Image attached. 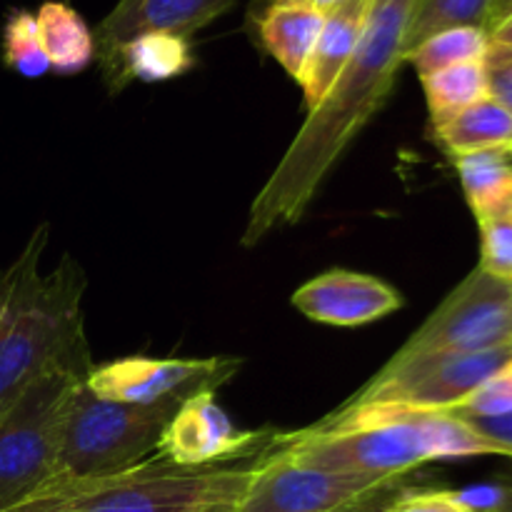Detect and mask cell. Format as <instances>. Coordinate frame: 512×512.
Wrapping results in <instances>:
<instances>
[{
    "label": "cell",
    "instance_id": "cb8c5ba5",
    "mask_svg": "<svg viewBox=\"0 0 512 512\" xmlns=\"http://www.w3.org/2000/svg\"><path fill=\"white\" fill-rule=\"evenodd\" d=\"M480 225V265L483 273L512 283V215Z\"/></svg>",
    "mask_w": 512,
    "mask_h": 512
},
{
    "label": "cell",
    "instance_id": "4316f807",
    "mask_svg": "<svg viewBox=\"0 0 512 512\" xmlns=\"http://www.w3.org/2000/svg\"><path fill=\"white\" fill-rule=\"evenodd\" d=\"M480 435H485L488 440L498 443L500 448L510 450L512 453V413L498 415V418H473L468 420Z\"/></svg>",
    "mask_w": 512,
    "mask_h": 512
},
{
    "label": "cell",
    "instance_id": "5b68a950",
    "mask_svg": "<svg viewBox=\"0 0 512 512\" xmlns=\"http://www.w3.org/2000/svg\"><path fill=\"white\" fill-rule=\"evenodd\" d=\"M178 400L133 405L98 398L80 385L65 420L63 440L48 480L93 478L120 473L153 458Z\"/></svg>",
    "mask_w": 512,
    "mask_h": 512
},
{
    "label": "cell",
    "instance_id": "484cf974",
    "mask_svg": "<svg viewBox=\"0 0 512 512\" xmlns=\"http://www.w3.org/2000/svg\"><path fill=\"white\" fill-rule=\"evenodd\" d=\"M485 70H488V98L512 113V50L490 45Z\"/></svg>",
    "mask_w": 512,
    "mask_h": 512
},
{
    "label": "cell",
    "instance_id": "2e32d148",
    "mask_svg": "<svg viewBox=\"0 0 512 512\" xmlns=\"http://www.w3.org/2000/svg\"><path fill=\"white\" fill-rule=\"evenodd\" d=\"M438 143L453 158L485 153V150H512V113L485 98L445 123L433 125Z\"/></svg>",
    "mask_w": 512,
    "mask_h": 512
},
{
    "label": "cell",
    "instance_id": "7c38bea8",
    "mask_svg": "<svg viewBox=\"0 0 512 512\" xmlns=\"http://www.w3.org/2000/svg\"><path fill=\"white\" fill-rule=\"evenodd\" d=\"M290 300L305 318L335 328H358L403 308V295L393 285L343 268L315 275Z\"/></svg>",
    "mask_w": 512,
    "mask_h": 512
},
{
    "label": "cell",
    "instance_id": "277c9868",
    "mask_svg": "<svg viewBox=\"0 0 512 512\" xmlns=\"http://www.w3.org/2000/svg\"><path fill=\"white\" fill-rule=\"evenodd\" d=\"M93 365L83 340L55 360L0 420V512L53 475L70 405Z\"/></svg>",
    "mask_w": 512,
    "mask_h": 512
},
{
    "label": "cell",
    "instance_id": "d6986e66",
    "mask_svg": "<svg viewBox=\"0 0 512 512\" xmlns=\"http://www.w3.org/2000/svg\"><path fill=\"white\" fill-rule=\"evenodd\" d=\"M423 90L433 125L445 123L453 115L463 113L470 105L488 98V70L485 60L460 63L438 73L423 75Z\"/></svg>",
    "mask_w": 512,
    "mask_h": 512
},
{
    "label": "cell",
    "instance_id": "e0dca14e",
    "mask_svg": "<svg viewBox=\"0 0 512 512\" xmlns=\"http://www.w3.org/2000/svg\"><path fill=\"white\" fill-rule=\"evenodd\" d=\"M455 170L463 183L465 200L478 218L485 220L512 215V158L505 150H485V153L455 158Z\"/></svg>",
    "mask_w": 512,
    "mask_h": 512
},
{
    "label": "cell",
    "instance_id": "5bb4252c",
    "mask_svg": "<svg viewBox=\"0 0 512 512\" xmlns=\"http://www.w3.org/2000/svg\"><path fill=\"white\" fill-rule=\"evenodd\" d=\"M323 23L325 13L305 0H270L260 15V43L298 85L303 83Z\"/></svg>",
    "mask_w": 512,
    "mask_h": 512
},
{
    "label": "cell",
    "instance_id": "52a82bcc",
    "mask_svg": "<svg viewBox=\"0 0 512 512\" xmlns=\"http://www.w3.org/2000/svg\"><path fill=\"white\" fill-rule=\"evenodd\" d=\"M512 283L475 268L393 358L480 353L510 345Z\"/></svg>",
    "mask_w": 512,
    "mask_h": 512
},
{
    "label": "cell",
    "instance_id": "6da1fadb",
    "mask_svg": "<svg viewBox=\"0 0 512 512\" xmlns=\"http://www.w3.org/2000/svg\"><path fill=\"white\" fill-rule=\"evenodd\" d=\"M413 5L415 0H375L355 55L255 195L240 240L245 248L303 218L335 163L390 98L405 63Z\"/></svg>",
    "mask_w": 512,
    "mask_h": 512
},
{
    "label": "cell",
    "instance_id": "f546056e",
    "mask_svg": "<svg viewBox=\"0 0 512 512\" xmlns=\"http://www.w3.org/2000/svg\"><path fill=\"white\" fill-rule=\"evenodd\" d=\"M485 512H512V483L500 485L498 500H495L493 508H488Z\"/></svg>",
    "mask_w": 512,
    "mask_h": 512
},
{
    "label": "cell",
    "instance_id": "30bf717a",
    "mask_svg": "<svg viewBox=\"0 0 512 512\" xmlns=\"http://www.w3.org/2000/svg\"><path fill=\"white\" fill-rule=\"evenodd\" d=\"M275 433L243 430L215 400V393H198L180 403L165 425L153 458L175 468H220L230 460H248L268 448Z\"/></svg>",
    "mask_w": 512,
    "mask_h": 512
},
{
    "label": "cell",
    "instance_id": "3957f363",
    "mask_svg": "<svg viewBox=\"0 0 512 512\" xmlns=\"http://www.w3.org/2000/svg\"><path fill=\"white\" fill-rule=\"evenodd\" d=\"M260 455L245 465L198 470L150 458L120 473L45 480L3 512H235Z\"/></svg>",
    "mask_w": 512,
    "mask_h": 512
},
{
    "label": "cell",
    "instance_id": "44dd1931",
    "mask_svg": "<svg viewBox=\"0 0 512 512\" xmlns=\"http://www.w3.org/2000/svg\"><path fill=\"white\" fill-rule=\"evenodd\" d=\"M493 0H415L405 33V55L430 35L460 25L485 28Z\"/></svg>",
    "mask_w": 512,
    "mask_h": 512
},
{
    "label": "cell",
    "instance_id": "ba28073f",
    "mask_svg": "<svg viewBox=\"0 0 512 512\" xmlns=\"http://www.w3.org/2000/svg\"><path fill=\"white\" fill-rule=\"evenodd\" d=\"M393 485V480L303 468L280 453L273 438L235 512H353Z\"/></svg>",
    "mask_w": 512,
    "mask_h": 512
},
{
    "label": "cell",
    "instance_id": "ffe728a7",
    "mask_svg": "<svg viewBox=\"0 0 512 512\" xmlns=\"http://www.w3.org/2000/svg\"><path fill=\"white\" fill-rule=\"evenodd\" d=\"M490 50V35L485 28H475V25H460V28L440 30V33L430 35L423 43L415 45L405 63L413 65L418 75L438 73V70L453 68L460 63H473V60H485Z\"/></svg>",
    "mask_w": 512,
    "mask_h": 512
},
{
    "label": "cell",
    "instance_id": "1f68e13d",
    "mask_svg": "<svg viewBox=\"0 0 512 512\" xmlns=\"http://www.w3.org/2000/svg\"><path fill=\"white\" fill-rule=\"evenodd\" d=\"M3 308H5V293H3V283H0V318H3Z\"/></svg>",
    "mask_w": 512,
    "mask_h": 512
},
{
    "label": "cell",
    "instance_id": "8992f818",
    "mask_svg": "<svg viewBox=\"0 0 512 512\" xmlns=\"http://www.w3.org/2000/svg\"><path fill=\"white\" fill-rule=\"evenodd\" d=\"M512 358V345L480 353L390 358L335 413L348 410H453Z\"/></svg>",
    "mask_w": 512,
    "mask_h": 512
},
{
    "label": "cell",
    "instance_id": "8fae6325",
    "mask_svg": "<svg viewBox=\"0 0 512 512\" xmlns=\"http://www.w3.org/2000/svg\"><path fill=\"white\" fill-rule=\"evenodd\" d=\"M238 0H118L93 33L95 63L100 75H108L120 45L143 33H173L180 38L195 35L235 8Z\"/></svg>",
    "mask_w": 512,
    "mask_h": 512
},
{
    "label": "cell",
    "instance_id": "836d02e7",
    "mask_svg": "<svg viewBox=\"0 0 512 512\" xmlns=\"http://www.w3.org/2000/svg\"><path fill=\"white\" fill-rule=\"evenodd\" d=\"M510 345H512V340H510Z\"/></svg>",
    "mask_w": 512,
    "mask_h": 512
},
{
    "label": "cell",
    "instance_id": "d4e9b609",
    "mask_svg": "<svg viewBox=\"0 0 512 512\" xmlns=\"http://www.w3.org/2000/svg\"><path fill=\"white\" fill-rule=\"evenodd\" d=\"M383 512H480L453 490H410Z\"/></svg>",
    "mask_w": 512,
    "mask_h": 512
},
{
    "label": "cell",
    "instance_id": "7402d4cb",
    "mask_svg": "<svg viewBox=\"0 0 512 512\" xmlns=\"http://www.w3.org/2000/svg\"><path fill=\"white\" fill-rule=\"evenodd\" d=\"M3 60L23 78H40L50 70V60L40 43L38 23L28 10H13L3 30Z\"/></svg>",
    "mask_w": 512,
    "mask_h": 512
},
{
    "label": "cell",
    "instance_id": "9a60e30c",
    "mask_svg": "<svg viewBox=\"0 0 512 512\" xmlns=\"http://www.w3.org/2000/svg\"><path fill=\"white\" fill-rule=\"evenodd\" d=\"M193 48L188 38L173 33H143L120 45L105 85L113 95L128 88L133 80L143 83H163L180 78L193 68Z\"/></svg>",
    "mask_w": 512,
    "mask_h": 512
},
{
    "label": "cell",
    "instance_id": "9c48e42d",
    "mask_svg": "<svg viewBox=\"0 0 512 512\" xmlns=\"http://www.w3.org/2000/svg\"><path fill=\"white\" fill-rule=\"evenodd\" d=\"M240 358H120L93 365L85 388L105 400L153 405L185 403L198 393H215L235 378Z\"/></svg>",
    "mask_w": 512,
    "mask_h": 512
},
{
    "label": "cell",
    "instance_id": "d6a6232c",
    "mask_svg": "<svg viewBox=\"0 0 512 512\" xmlns=\"http://www.w3.org/2000/svg\"><path fill=\"white\" fill-rule=\"evenodd\" d=\"M510 158H512V150H510Z\"/></svg>",
    "mask_w": 512,
    "mask_h": 512
},
{
    "label": "cell",
    "instance_id": "f1b7e54d",
    "mask_svg": "<svg viewBox=\"0 0 512 512\" xmlns=\"http://www.w3.org/2000/svg\"><path fill=\"white\" fill-rule=\"evenodd\" d=\"M490 45H495V48L512 50V15L510 18H505L498 28L490 30Z\"/></svg>",
    "mask_w": 512,
    "mask_h": 512
},
{
    "label": "cell",
    "instance_id": "7a4b0ae2",
    "mask_svg": "<svg viewBox=\"0 0 512 512\" xmlns=\"http://www.w3.org/2000/svg\"><path fill=\"white\" fill-rule=\"evenodd\" d=\"M48 248V223L30 235L23 253L5 270L0 318V420L25 390L68 350L85 340L83 295L88 290L83 265L70 255L48 275L40 260Z\"/></svg>",
    "mask_w": 512,
    "mask_h": 512
},
{
    "label": "cell",
    "instance_id": "83f0119b",
    "mask_svg": "<svg viewBox=\"0 0 512 512\" xmlns=\"http://www.w3.org/2000/svg\"><path fill=\"white\" fill-rule=\"evenodd\" d=\"M512 15V0H493V5H490V13H488V23H485V30H495L500 23H503L505 18H510Z\"/></svg>",
    "mask_w": 512,
    "mask_h": 512
},
{
    "label": "cell",
    "instance_id": "4fadbf2b",
    "mask_svg": "<svg viewBox=\"0 0 512 512\" xmlns=\"http://www.w3.org/2000/svg\"><path fill=\"white\" fill-rule=\"evenodd\" d=\"M373 3L375 0H340L330 13H325L323 30L300 83L308 110L323 103L328 90L355 55Z\"/></svg>",
    "mask_w": 512,
    "mask_h": 512
},
{
    "label": "cell",
    "instance_id": "603a6c76",
    "mask_svg": "<svg viewBox=\"0 0 512 512\" xmlns=\"http://www.w3.org/2000/svg\"><path fill=\"white\" fill-rule=\"evenodd\" d=\"M463 420L473 418H498L512 413V358L500 370H495L470 398H465L458 408L448 410Z\"/></svg>",
    "mask_w": 512,
    "mask_h": 512
},
{
    "label": "cell",
    "instance_id": "ac0fdd59",
    "mask_svg": "<svg viewBox=\"0 0 512 512\" xmlns=\"http://www.w3.org/2000/svg\"><path fill=\"white\" fill-rule=\"evenodd\" d=\"M35 23H38L40 43L50 60V70L60 75H75L93 63V30L68 3L60 0L43 3L35 15Z\"/></svg>",
    "mask_w": 512,
    "mask_h": 512
},
{
    "label": "cell",
    "instance_id": "4dcf8cb0",
    "mask_svg": "<svg viewBox=\"0 0 512 512\" xmlns=\"http://www.w3.org/2000/svg\"><path fill=\"white\" fill-rule=\"evenodd\" d=\"M305 3L313 5L315 10H320V13H330V10H333L340 0H305Z\"/></svg>",
    "mask_w": 512,
    "mask_h": 512
}]
</instances>
